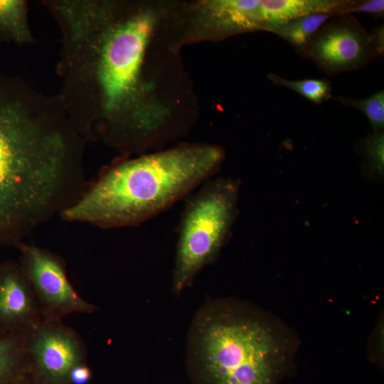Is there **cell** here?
<instances>
[{"instance_id":"6da1fadb","label":"cell","mask_w":384,"mask_h":384,"mask_svg":"<svg viewBox=\"0 0 384 384\" xmlns=\"http://www.w3.org/2000/svg\"><path fill=\"white\" fill-rule=\"evenodd\" d=\"M61 34L58 95L78 132L129 149L144 132L142 66L154 19L146 11L100 0H43Z\"/></svg>"},{"instance_id":"7a4b0ae2","label":"cell","mask_w":384,"mask_h":384,"mask_svg":"<svg viewBox=\"0 0 384 384\" xmlns=\"http://www.w3.org/2000/svg\"><path fill=\"white\" fill-rule=\"evenodd\" d=\"M86 143L58 95L0 75V247L16 246L79 197Z\"/></svg>"},{"instance_id":"3957f363","label":"cell","mask_w":384,"mask_h":384,"mask_svg":"<svg viewBox=\"0 0 384 384\" xmlns=\"http://www.w3.org/2000/svg\"><path fill=\"white\" fill-rule=\"evenodd\" d=\"M223 159L220 147L195 144L118 161L87 186L60 216L104 228L139 225L210 179Z\"/></svg>"},{"instance_id":"277c9868","label":"cell","mask_w":384,"mask_h":384,"mask_svg":"<svg viewBox=\"0 0 384 384\" xmlns=\"http://www.w3.org/2000/svg\"><path fill=\"white\" fill-rule=\"evenodd\" d=\"M287 338L265 318L228 301L207 302L187 342L193 384H280L291 367Z\"/></svg>"},{"instance_id":"5b68a950","label":"cell","mask_w":384,"mask_h":384,"mask_svg":"<svg viewBox=\"0 0 384 384\" xmlns=\"http://www.w3.org/2000/svg\"><path fill=\"white\" fill-rule=\"evenodd\" d=\"M238 186L208 179L187 202L178 230L172 291L178 295L218 256L236 215Z\"/></svg>"},{"instance_id":"8992f818","label":"cell","mask_w":384,"mask_h":384,"mask_svg":"<svg viewBox=\"0 0 384 384\" xmlns=\"http://www.w3.org/2000/svg\"><path fill=\"white\" fill-rule=\"evenodd\" d=\"M19 265L36 299L43 319H60L72 314H92L94 304L81 297L69 281L65 261L43 247L20 242Z\"/></svg>"},{"instance_id":"52a82bcc","label":"cell","mask_w":384,"mask_h":384,"mask_svg":"<svg viewBox=\"0 0 384 384\" xmlns=\"http://www.w3.org/2000/svg\"><path fill=\"white\" fill-rule=\"evenodd\" d=\"M30 373L39 384H69V373L87 363L86 346L60 319H42L26 335Z\"/></svg>"},{"instance_id":"ba28073f","label":"cell","mask_w":384,"mask_h":384,"mask_svg":"<svg viewBox=\"0 0 384 384\" xmlns=\"http://www.w3.org/2000/svg\"><path fill=\"white\" fill-rule=\"evenodd\" d=\"M346 15L322 27L302 52L329 74L358 69L374 56L370 34Z\"/></svg>"},{"instance_id":"9c48e42d","label":"cell","mask_w":384,"mask_h":384,"mask_svg":"<svg viewBox=\"0 0 384 384\" xmlns=\"http://www.w3.org/2000/svg\"><path fill=\"white\" fill-rule=\"evenodd\" d=\"M42 316L31 286L17 262L0 263V332L26 335Z\"/></svg>"},{"instance_id":"30bf717a","label":"cell","mask_w":384,"mask_h":384,"mask_svg":"<svg viewBox=\"0 0 384 384\" xmlns=\"http://www.w3.org/2000/svg\"><path fill=\"white\" fill-rule=\"evenodd\" d=\"M352 0H261V9L266 31L289 21L303 16L331 14H349Z\"/></svg>"},{"instance_id":"8fae6325","label":"cell","mask_w":384,"mask_h":384,"mask_svg":"<svg viewBox=\"0 0 384 384\" xmlns=\"http://www.w3.org/2000/svg\"><path fill=\"white\" fill-rule=\"evenodd\" d=\"M206 5L223 33L266 31L261 0H218L208 1Z\"/></svg>"},{"instance_id":"7c38bea8","label":"cell","mask_w":384,"mask_h":384,"mask_svg":"<svg viewBox=\"0 0 384 384\" xmlns=\"http://www.w3.org/2000/svg\"><path fill=\"white\" fill-rule=\"evenodd\" d=\"M25 335L0 332V384L30 373Z\"/></svg>"},{"instance_id":"4fadbf2b","label":"cell","mask_w":384,"mask_h":384,"mask_svg":"<svg viewBox=\"0 0 384 384\" xmlns=\"http://www.w3.org/2000/svg\"><path fill=\"white\" fill-rule=\"evenodd\" d=\"M25 0H0V41L25 45L33 38Z\"/></svg>"},{"instance_id":"5bb4252c","label":"cell","mask_w":384,"mask_h":384,"mask_svg":"<svg viewBox=\"0 0 384 384\" xmlns=\"http://www.w3.org/2000/svg\"><path fill=\"white\" fill-rule=\"evenodd\" d=\"M337 15L319 14L295 18L272 28L275 33L288 41L302 53L310 43L322 25Z\"/></svg>"},{"instance_id":"9a60e30c","label":"cell","mask_w":384,"mask_h":384,"mask_svg":"<svg viewBox=\"0 0 384 384\" xmlns=\"http://www.w3.org/2000/svg\"><path fill=\"white\" fill-rule=\"evenodd\" d=\"M267 78L274 83L288 87L316 104H321L331 97V82L326 79L289 80L274 73L268 74Z\"/></svg>"},{"instance_id":"2e32d148","label":"cell","mask_w":384,"mask_h":384,"mask_svg":"<svg viewBox=\"0 0 384 384\" xmlns=\"http://www.w3.org/2000/svg\"><path fill=\"white\" fill-rule=\"evenodd\" d=\"M346 107L358 109L368 117L375 132H380L384 126V92L380 90L368 98L356 100L338 97Z\"/></svg>"},{"instance_id":"e0dca14e","label":"cell","mask_w":384,"mask_h":384,"mask_svg":"<svg viewBox=\"0 0 384 384\" xmlns=\"http://www.w3.org/2000/svg\"><path fill=\"white\" fill-rule=\"evenodd\" d=\"M383 133L375 132L368 139L366 144L368 156L380 167L383 164Z\"/></svg>"},{"instance_id":"ac0fdd59","label":"cell","mask_w":384,"mask_h":384,"mask_svg":"<svg viewBox=\"0 0 384 384\" xmlns=\"http://www.w3.org/2000/svg\"><path fill=\"white\" fill-rule=\"evenodd\" d=\"M352 12H364L378 16H383L384 1H356L354 4L348 10V14Z\"/></svg>"},{"instance_id":"d6986e66","label":"cell","mask_w":384,"mask_h":384,"mask_svg":"<svg viewBox=\"0 0 384 384\" xmlns=\"http://www.w3.org/2000/svg\"><path fill=\"white\" fill-rule=\"evenodd\" d=\"M92 378V372L87 363L74 366L69 373V384H88Z\"/></svg>"},{"instance_id":"ffe728a7","label":"cell","mask_w":384,"mask_h":384,"mask_svg":"<svg viewBox=\"0 0 384 384\" xmlns=\"http://www.w3.org/2000/svg\"><path fill=\"white\" fill-rule=\"evenodd\" d=\"M383 26H380L370 36L371 46L373 55H381L383 53Z\"/></svg>"},{"instance_id":"44dd1931","label":"cell","mask_w":384,"mask_h":384,"mask_svg":"<svg viewBox=\"0 0 384 384\" xmlns=\"http://www.w3.org/2000/svg\"><path fill=\"white\" fill-rule=\"evenodd\" d=\"M5 384H39L32 374L30 373L16 380Z\"/></svg>"}]
</instances>
